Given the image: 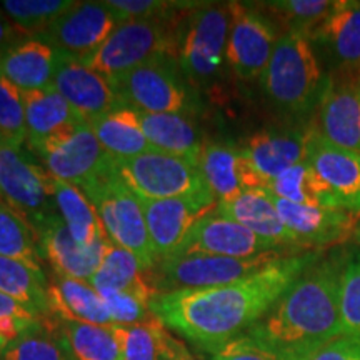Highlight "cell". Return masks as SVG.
Instances as JSON below:
<instances>
[{
	"label": "cell",
	"mask_w": 360,
	"mask_h": 360,
	"mask_svg": "<svg viewBox=\"0 0 360 360\" xmlns=\"http://www.w3.org/2000/svg\"><path fill=\"white\" fill-rule=\"evenodd\" d=\"M6 317H37V315L29 312L24 305H20L17 300H13L12 297L0 292V321Z\"/></svg>",
	"instance_id": "cell-47"
},
{
	"label": "cell",
	"mask_w": 360,
	"mask_h": 360,
	"mask_svg": "<svg viewBox=\"0 0 360 360\" xmlns=\"http://www.w3.org/2000/svg\"><path fill=\"white\" fill-rule=\"evenodd\" d=\"M260 84L278 109L305 114L321 105L330 75L323 72L307 35L287 30L278 37Z\"/></svg>",
	"instance_id": "cell-3"
},
{
	"label": "cell",
	"mask_w": 360,
	"mask_h": 360,
	"mask_svg": "<svg viewBox=\"0 0 360 360\" xmlns=\"http://www.w3.org/2000/svg\"><path fill=\"white\" fill-rule=\"evenodd\" d=\"M35 152L53 179L79 188L90 186L115 167V159L98 143L87 122L51 139Z\"/></svg>",
	"instance_id": "cell-11"
},
{
	"label": "cell",
	"mask_w": 360,
	"mask_h": 360,
	"mask_svg": "<svg viewBox=\"0 0 360 360\" xmlns=\"http://www.w3.org/2000/svg\"><path fill=\"white\" fill-rule=\"evenodd\" d=\"M210 355L212 360H302L250 332L229 340Z\"/></svg>",
	"instance_id": "cell-41"
},
{
	"label": "cell",
	"mask_w": 360,
	"mask_h": 360,
	"mask_svg": "<svg viewBox=\"0 0 360 360\" xmlns=\"http://www.w3.org/2000/svg\"><path fill=\"white\" fill-rule=\"evenodd\" d=\"M199 167L210 193L219 202L233 199L252 188H264L244 148L217 142L204 143Z\"/></svg>",
	"instance_id": "cell-22"
},
{
	"label": "cell",
	"mask_w": 360,
	"mask_h": 360,
	"mask_svg": "<svg viewBox=\"0 0 360 360\" xmlns=\"http://www.w3.org/2000/svg\"><path fill=\"white\" fill-rule=\"evenodd\" d=\"M335 6L337 2L328 0H278L265 4V7L282 17V20L289 25V30L307 37L327 19Z\"/></svg>",
	"instance_id": "cell-38"
},
{
	"label": "cell",
	"mask_w": 360,
	"mask_h": 360,
	"mask_svg": "<svg viewBox=\"0 0 360 360\" xmlns=\"http://www.w3.org/2000/svg\"><path fill=\"white\" fill-rule=\"evenodd\" d=\"M317 260V252H305L224 287L157 294L150 310L165 328L212 354L254 327Z\"/></svg>",
	"instance_id": "cell-1"
},
{
	"label": "cell",
	"mask_w": 360,
	"mask_h": 360,
	"mask_svg": "<svg viewBox=\"0 0 360 360\" xmlns=\"http://www.w3.org/2000/svg\"><path fill=\"white\" fill-rule=\"evenodd\" d=\"M340 270L335 259L315 262L247 332L302 360L342 335Z\"/></svg>",
	"instance_id": "cell-2"
},
{
	"label": "cell",
	"mask_w": 360,
	"mask_h": 360,
	"mask_svg": "<svg viewBox=\"0 0 360 360\" xmlns=\"http://www.w3.org/2000/svg\"><path fill=\"white\" fill-rule=\"evenodd\" d=\"M47 319L29 334L8 342L0 360H75L57 322L49 323Z\"/></svg>",
	"instance_id": "cell-34"
},
{
	"label": "cell",
	"mask_w": 360,
	"mask_h": 360,
	"mask_svg": "<svg viewBox=\"0 0 360 360\" xmlns=\"http://www.w3.org/2000/svg\"><path fill=\"white\" fill-rule=\"evenodd\" d=\"M157 360H195L191 352L186 349V345L175 340L169 334L167 328L162 327L159 334V359Z\"/></svg>",
	"instance_id": "cell-46"
},
{
	"label": "cell",
	"mask_w": 360,
	"mask_h": 360,
	"mask_svg": "<svg viewBox=\"0 0 360 360\" xmlns=\"http://www.w3.org/2000/svg\"><path fill=\"white\" fill-rule=\"evenodd\" d=\"M89 283L98 294L132 292L147 300H152L157 295L137 259L129 250L112 244V242L107 245L102 262Z\"/></svg>",
	"instance_id": "cell-31"
},
{
	"label": "cell",
	"mask_w": 360,
	"mask_h": 360,
	"mask_svg": "<svg viewBox=\"0 0 360 360\" xmlns=\"http://www.w3.org/2000/svg\"><path fill=\"white\" fill-rule=\"evenodd\" d=\"M53 197H56L58 215L80 245L92 247L109 240L96 207L92 205L84 191L53 179Z\"/></svg>",
	"instance_id": "cell-32"
},
{
	"label": "cell",
	"mask_w": 360,
	"mask_h": 360,
	"mask_svg": "<svg viewBox=\"0 0 360 360\" xmlns=\"http://www.w3.org/2000/svg\"><path fill=\"white\" fill-rule=\"evenodd\" d=\"M225 62L242 80L260 79L277 44V30L255 8L232 2Z\"/></svg>",
	"instance_id": "cell-12"
},
{
	"label": "cell",
	"mask_w": 360,
	"mask_h": 360,
	"mask_svg": "<svg viewBox=\"0 0 360 360\" xmlns=\"http://www.w3.org/2000/svg\"><path fill=\"white\" fill-rule=\"evenodd\" d=\"M355 238H357V242H359V244H360V224H359L357 231H355Z\"/></svg>",
	"instance_id": "cell-49"
},
{
	"label": "cell",
	"mask_w": 360,
	"mask_h": 360,
	"mask_svg": "<svg viewBox=\"0 0 360 360\" xmlns=\"http://www.w3.org/2000/svg\"><path fill=\"white\" fill-rule=\"evenodd\" d=\"M215 210L278 247L299 244L297 237L282 222L276 205L264 188H252L233 199L220 200Z\"/></svg>",
	"instance_id": "cell-25"
},
{
	"label": "cell",
	"mask_w": 360,
	"mask_h": 360,
	"mask_svg": "<svg viewBox=\"0 0 360 360\" xmlns=\"http://www.w3.org/2000/svg\"><path fill=\"white\" fill-rule=\"evenodd\" d=\"M339 305L342 332L360 337V250L342 264Z\"/></svg>",
	"instance_id": "cell-39"
},
{
	"label": "cell",
	"mask_w": 360,
	"mask_h": 360,
	"mask_svg": "<svg viewBox=\"0 0 360 360\" xmlns=\"http://www.w3.org/2000/svg\"><path fill=\"white\" fill-rule=\"evenodd\" d=\"M0 139L22 147L27 139L25 105L22 92L0 74Z\"/></svg>",
	"instance_id": "cell-40"
},
{
	"label": "cell",
	"mask_w": 360,
	"mask_h": 360,
	"mask_svg": "<svg viewBox=\"0 0 360 360\" xmlns=\"http://www.w3.org/2000/svg\"><path fill=\"white\" fill-rule=\"evenodd\" d=\"M51 312L57 319L114 327L101 294L89 282L77 278L56 277L51 285Z\"/></svg>",
	"instance_id": "cell-28"
},
{
	"label": "cell",
	"mask_w": 360,
	"mask_h": 360,
	"mask_svg": "<svg viewBox=\"0 0 360 360\" xmlns=\"http://www.w3.org/2000/svg\"><path fill=\"white\" fill-rule=\"evenodd\" d=\"M119 24L105 2H75L37 37L58 52L85 60L105 44Z\"/></svg>",
	"instance_id": "cell-13"
},
{
	"label": "cell",
	"mask_w": 360,
	"mask_h": 360,
	"mask_svg": "<svg viewBox=\"0 0 360 360\" xmlns=\"http://www.w3.org/2000/svg\"><path fill=\"white\" fill-rule=\"evenodd\" d=\"M17 42H20L19 29H15L12 24H8L7 20L0 17V56Z\"/></svg>",
	"instance_id": "cell-48"
},
{
	"label": "cell",
	"mask_w": 360,
	"mask_h": 360,
	"mask_svg": "<svg viewBox=\"0 0 360 360\" xmlns=\"http://www.w3.org/2000/svg\"><path fill=\"white\" fill-rule=\"evenodd\" d=\"M103 304L109 310L114 326H147L157 321L150 310V300L132 292H103Z\"/></svg>",
	"instance_id": "cell-42"
},
{
	"label": "cell",
	"mask_w": 360,
	"mask_h": 360,
	"mask_svg": "<svg viewBox=\"0 0 360 360\" xmlns=\"http://www.w3.org/2000/svg\"><path fill=\"white\" fill-rule=\"evenodd\" d=\"M135 115L154 150L199 165L204 143L200 141L199 130L186 115L148 114L142 110H135Z\"/></svg>",
	"instance_id": "cell-27"
},
{
	"label": "cell",
	"mask_w": 360,
	"mask_h": 360,
	"mask_svg": "<svg viewBox=\"0 0 360 360\" xmlns=\"http://www.w3.org/2000/svg\"><path fill=\"white\" fill-rule=\"evenodd\" d=\"M278 245L255 236L236 220L225 217L217 210L205 214L193 224L175 255L209 254L224 257L250 259L267 252L278 250ZM174 255V257H175Z\"/></svg>",
	"instance_id": "cell-15"
},
{
	"label": "cell",
	"mask_w": 360,
	"mask_h": 360,
	"mask_svg": "<svg viewBox=\"0 0 360 360\" xmlns=\"http://www.w3.org/2000/svg\"><path fill=\"white\" fill-rule=\"evenodd\" d=\"M170 20L172 19L165 15L122 22L105 44L84 62L112 82L157 57L170 56L175 58L179 42Z\"/></svg>",
	"instance_id": "cell-6"
},
{
	"label": "cell",
	"mask_w": 360,
	"mask_h": 360,
	"mask_svg": "<svg viewBox=\"0 0 360 360\" xmlns=\"http://www.w3.org/2000/svg\"><path fill=\"white\" fill-rule=\"evenodd\" d=\"M148 237L157 262L174 257L193 224L212 212L214 195L177 197V199H141Z\"/></svg>",
	"instance_id": "cell-14"
},
{
	"label": "cell",
	"mask_w": 360,
	"mask_h": 360,
	"mask_svg": "<svg viewBox=\"0 0 360 360\" xmlns=\"http://www.w3.org/2000/svg\"><path fill=\"white\" fill-rule=\"evenodd\" d=\"M53 87L87 124L124 107L109 79L80 58L64 52Z\"/></svg>",
	"instance_id": "cell-17"
},
{
	"label": "cell",
	"mask_w": 360,
	"mask_h": 360,
	"mask_svg": "<svg viewBox=\"0 0 360 360\" xmlns=\"http://www.w3.org/2000/svg\"><path fill=\"white\" fill-rule=\"evenodd\" d=\"M317 132L335 146L360 152V80L330 77L319 105Z\"/></svg>",
	"instance_id": "cell-21"
},
{
	"label": "cell",
	"mask_w": 360,
	"mask_h": 360,
	"mask_svg": "<svg viewBox=\"0 0 360 360\" xmlns=\"http://www.w3.org/2000/svg\"><path fill=\"white\" fill-rule=\"evenodd\" d=\"M0 255L42 269V255L34 227L12 207L0 200Z\"/></svg>",
	"instance_id": "cell-36"
},
{
	"label": "cell",
	"mask_w": 360,
	"mask_h": 360,
	"mask_svg": "<svg viewBox=\"0 0 360 360\" xmlns=\"http://www.w3.org/2000/svg\"><path fill=\"white\" fill-rule=\"evenodd\" d=\"M304 360H360V337L342 334L315 349Z\"/></svg>",
	"instance_id": "cell-45"
},
{
	"label": "cell",
	"mask_w": 360,
	"mask_h": 360,
	"mask_svg": "<svg viewBox=\"0 0 360 360\" xmlns=\"http://www.w3.org/2000/svg\"><path fill=\"white\" fill-rule=\"evenodd\" d=\"M62 52L35 37L13 44L0 56V74L20 92L53 87Z\"/></svg>",
	"instance_id": "cell-23"
},
{
	"label": "cell",
	"mask_w": 360,
	"mask_h": 360,
	"mask_svg": "<svg viewBox=\"0 0 360 360\" xmlns=\"http://www.w3.org/2000/svg\"><path fill=\"white\" fill-rule=\"evenodd\" d=\"M309 135L310 130H264L252 135L244 152L264 188L277 175L307 160Z\"/></svg>",
	"instance_id": "cell-24"
},
{
	"label": "cell",
	"mask_w": 360,
	"mask_h": 360,
	"mask_svg": "<svg viewBox=\"0 0 360 360\" xmlns=\"http://www.w3.org/2000/svg\"><path fill=\"white\" fill-rule=\"evenodd\" d=\"M283 257L281 250L250 259L224 257V255L188 254L160 260L147 272V278L157 294L179 290H202L224 287L244 281Z\"/></svg>",
	"instance_id": "cell-5"
},
{
	"label": "cell",
	"mask_w": 360,
	"mask_h": 360,
	"mask_svg": "<svg viewBox=\"0 0 360 360\" xmlns=\"http://www.w3.org/2000/svg\"><path fill=\"white\" fill-rule=\"evenodd\" d=\"M42 259H47L57 276L89 282L101 265L110 240L92 247H82L72 237L58 214L51 215L35 229Z\"/></svg>",
	"instance_id": "cell-18"
},
{
	"label": "cell",
	"mask_w": 360,
	"mask_h": 360,
	"mask_svg": "<svg viewBox=\"0 0 360 360\" xmlns=\"http://www.w3.org/2000/svg\"><path fill=\"white\" fill-rule=\"evenodd\" d=\"M264 191L282 200L294 202V204L323 205L337 209L332 195L321 182V179L317 177V174L310 167L307 160L277 175L276 179L270 180Z\"/></svg>",
	"instance_id": "cell-35"
},
{
	"label": "cell",
	"mask_w": 360,
	"mask_h": 360,
	"mask_svg": "<svg viewBox=\"0 0 360 360\" xmlns=\"http://www.w3.org/2000/svg\"><path fill=\"white\" fill-rule=\"evenodd\" d=\"M174 57L164 56L112 80L122 105L148 114H192L195 98Z\"/></svg>",
	"instance_id": "cell-7"
},
{
	"label": "cell",
	"mask_w": 360,
	"mask_h": 360,
	"mask_svg": "<svg viewBox=\"0 0 360 360\" xmlns=\"http://www.w3.org/2000/svg\"><path fill=\"white\" fill-rule=\"evenodd\" d=\"M105 4L115 13L120 24L130 20L165 17L170 15L175 8H182L186 6V4L180 2H160V0H109Z\"/></svg>",
	"instance_id": "cell-44"
},
{
	"label": "cell",
	"mask_w": 360,
	"mask_h": 360,
	"mask_svg": "<svg viewBox=\"0 0 360 360\" xmlns=\"http://www.w3.org/2000/svg\"><path fill=\"white\" fill-rule=\"evenodd\" d=\"M117 327L122 344V360H157L159 359V334L164 327L159 319L147 326Z\"/></svg>",
	"instance_id": "cell-43"
},
{
	"label": "cell",
	"mask_w": 360,
	"mask_h": 360,
	"mask_svg": "<svg viewBox=\"0 0 360 360\" xmlns=\"http://www.w3.org/2000/svg\"><path fill=\"white\" fill-rule=\"evenodd\" d=\"M310 42L323 47L339 67L342 79L360 80V2L342 0L312 34Z\"/></svg>",
	"instance_id": "cell-20"
},
{
	"label": "cell",
	"mask_w": 360,
	"mask_h": 360,
	"mask_svg": "<svg viewBox=\"0 0 360 360\" xmlns=\"http://www.w3.org/2000/svg\"><path fill=\"white\" fill-rule=\"evenodd\" d=\"M269 193V192H267ZM282 222L299 244L332 245L345 240L354 231V214L323 205H304L282 200L269 193Z\"/></svg>",
	"instance_id": "cell-19"
},
{
	"label": "cell",
	"mask_w": 360,
	"mask_h": 360,
	"mask_svg": "<svg viewBox=\"0 0 360 360\" xmlns=\"http://www.w3.org/2000/svg\"><path fill=\"white\" fill-rule=\"evenodd\" d=\"M0 292L37 315L51 317V285L42 269L0 255Z\"/></svg>",
	"instance_id": "cell-30"
},
{
	"label": "cell",
	"mask_w": 360,
	"mask_h": 360,
	"mask_svg": "<svg viewBox=\"0 0 360 360\" xmlns=\"http://www.w3.org/2000/svg\"><path fill=\"white\" fill-rule=\"evenodd\" d=\"M229 30V4L193 8L177 51V64L184 77L191 82H207L219 74L225 62Z\"/></svg>",
	"instance_id": "cell-10"
},
{
	"label": "cell",
	"mask_w": 360,
	"mask_h": 360,
	"mask_svg": "<svg viewBox=\"0 0 360 360\" xmlns=\"http://www.w3.org/2000/svg\"><path fill=\"white\" fill-rule=\"evenodd\" d=\"M74 4V0H6L2 7L24 32L40 35Z\"/></svg>",
	"instance_id": "cell-37"
},
{
	"label": "cell",
	"mask_w": 360,
	"mask_h": 360,
	"mask_svg": "<svg viewBox=\"0 0 360 360\" xmlns=\"http://www.w3.org/2000/svg\"><path fill=\"white\" fill-rule=\"evenodd\" d=\"M0 200L27 222L40 227L56 215L53 177L29 154L0 139Z\"/></svg>",
	"instance_id": "cell-9"
},
{
	"label": "cell",
	"mask_w": 360,
	"mask_h": 360,
	"mask_svg": "<svg viewBox=\"0 0 360 360\" xmlns=\"http://www.w3.org/2000/svg\"><path fill=\"white\" fill-rule=\"evenodd\" d=\"M89 125L98 143L115 160H129L154 150L139 124L135 110L130 107H119Z\"/></svg>",
	"instance_id": "cell-29"
},
{
	"label": "cell",
	"mask_w": 360,
	"mask_h": 360,
	"mask_svg": "<svg viewBox=\"0 0 360 360\" xmlns=\"http://www.w3.org/2000/svg\"><path fill=\"white\" fill-rule=\"evenodd\" d=\"M57 326L75 360H122L117 327L57 319Z\"/></svg>",
	"instance_id": "cell-33"
},
{
	"label": "cell",
	"mask_w": 360,
	"mask_h": 360,
	"mask_svg": "<svg viewBox=\"0 0 360 360\" xmlns=\"http://www.w3.org/2000/svg\"><path fill=\"white\" fill-rule=\"evenodd\" d=\"M80 191H84L96 207L103 231L112 244L129 250L141 264L143 272H150L157 259L152 250L141 199L117 172V165Z\"/></svg>",
	"instance_id": "cell-4"
},
{
	"label": "cell",
	"mask_w": 360,
	"mask_h": 360,
	"mask_svg": "<svg viewBox=\"0 0 360 360\" xmlns=\"http://www.w3.org/2000/svg\"><path fill=\"white\" fill-rule=\"evenodd\" d=\"M307 162L334 199L337 209L360 212V152L328 142L310 130Z\"/></svg>",
	"instance_id": "cell-16"
},
{
	"label": "cell",
	"mask_w": 360,
	"mask_h": 360,
	"mask_svg": "<svg viewBox=\"0 0 360 360\" xmlns=\"http://www.w3.org/2000/svg\"><path fill=\"white\" fill-rule=\"evenodd\" d=\"M117 172L139 199H177L212 195L197 164L148 150L129 160H115Z\"/></svg>",
	"instance_id": "cell-8"
},
{
	"label": "cell",
	"mask_w": 360,
	"mask_h": 360,
	"mask_svg": "<svg viewBox=\"0 0 360 360\" xmlns=\"http://www.w3.org/2000/svg\"><path fill=\"white\" fill-rule=\"evenodd\" d=\"M25 105L27 141L32 150L67 130L85 122L56 87L22 92Z\"/></svg>",
	"instance_id": "cell-26"
}]
</instances>
